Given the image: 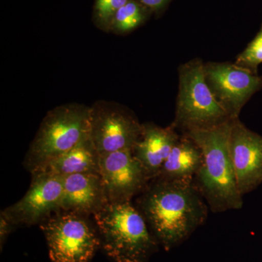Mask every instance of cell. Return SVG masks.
<instances>
[{
	"instance_id": "cell-1",
	"label": "cell",
	"mask_w": 262,
	"mask_h": 262,
	"mask_svg": "<svg viewBox=\"0 0 262 262\" xmlns=\"http://www.w3.org/2000/svg\"><path fill=\"white\" fill-rule=\"evenodd\" d=\"M135 206L159 246L177 247L205 223L206 201L195 183L154 179L137 196Z\"/></svg>"
},
{
	"instance_id": "cell-2",
	"label": "cell",
	"mask_w": 262,
	"mask_h": 262,
	"mask_svg": "<svg viewBox=\"0 0 262 262\" xmlns=\"http://www.w3.org/2000/svg\"><path fill=\"white\" fill-rule=\"evenodd\" d=\"M232 121L185 134L201 148L203 163L194 182L214 213L239 210L244 205L229 149Z\"/></svg>"
},
{
	"instance_id": "cell-3",
	"label": "cell",
	"mask_w": 262,
	"mask_h": 262,
	"mask_svg": "<svg viewBox=\"0 0 262 262\" xmlns=\"http://www.w3.org/2000/svg\"><path fill=\"white\" fill-rule=\"evenodd\" d=\"M101 248L115 262H146L158 250L155 238L132 201L108 203L93 215Z\"/></svg>"
},
{
	"instance_id": "cell-4",
	"label": "cell",
	"mask_w": 262,
	"mask_h": 262,
	"mask_svg": "<svg viewBox=\"0 0 262 262\" xmlns=\"http://www.w3.org/2000/svg\"><path fill=\"white\" fill-rule=\"evenodd\" d=\"M91 107L78 103L57 106L43 119L24 161L31 174L42 170L90 136Z\"/></svg>"
},
{
	"instance_id": "cell-5",
	"label": "cell",
	"mask_w": 262,
	"mask_h": 262,
	"mask_svg": "<svg viewBox=\"0 0 262 262\" xmlns=\"http://www.w3.org/2000/svg\"><path fill=\"white\" fill-rule=\"evenodd\" d=\"M231 120L206 83L204 62L194 58L181 65L175 119L170 125L186 134L213 128Z\"/></svg>"
},
{
	"instance_id": "cell-6",
	"label": "cell",
	"mask_w": 262,
	"mask_h": 262,
	"mask_svg": "<svg viewBox=\"0 0 262 262\" xmlns=\"http://www.w3.org/2000/svg\"><path fill=\"white\" fill-rule=\"evenodd\" d=\"M39 227L52 262H91L101 248L97 227L89 215L61 210Z\"/></svg>"
},
{
	"instance_id": "cell-7",
	"label": "cell",
	"mask_w": 262,
	"mask_h": 262,
	"mask_svg": "<svg viewBox=\"0 0 262 262\" xmlns=\"http://www.w3.org/2000/svg\"><path fill=\"white\" fill-rule=\"evenodd\" d=\"M90 136L100 156L134 149L142 135L143 124L120 103L98 101L91 106Z\"/></svg>"
},
{
	"instance_id": "cell-8",
	"label": "cell",
	"mask_w": 262,
	"mask_h": 262,
	"mask_svg": "<svg viewBox=\"0 0 262 262\" xmlns=\"http://www.w3.org/2000/svg\"><path fill=\"white\" fill-rule=\"evenodd\" d=\"M206 82L232 120L239 118L250 98L262 89V77L229 62L204 63Z\"/></svg>"
},
{
	"instance_id": "cell-9",
	"label": "cell",
	"mask_w": 262,
	"mask_h": 262,
	"mask_svg": "<svg viewBox=\"0 0 262 262\" xmlns=\"http://www.w3.org/2000/svg\"><path fill=\"white\" fill-rule=\"evenodd\" d=\"M63 195V177L38 172L32 174V182L25 195L2 212L15 226L41 223L61 211Z\"/></svg>"
},
{
	"instance_id": "cell-10",
	"label": "cell",
	"mask_w": 262,
	"mask_h": 262,
	"mask_svg": "<svg viewBox=\"0 0 262 262\" xmlns=\"http://www.w3.org/2000/svg\"><path fill=\"white\" fill-rule=\"evenodd\" d=\"M100 174L108 203L132 201L151 181L132 149L100 156Z\"/></svg>"
},
{
	"instance_id": "cell-11",
	"label": "cell",
	"mask_w": 262,
	"mask_h": 262,
	"mask_svg": "<svg viewBox=\"0 0 262 262\" xmlns=\"http://www.w3.org/2000/svg\"><path fill=\"white\" fill-rule=\"evenodd\" d=\"M229 149L237 186L244 196L262 184V136L248 129L239 118L234 119Z\"/></svg>"
},
{
	"instance_id": "cell-12",
	"label": "cell",
	"mask_w": 262,
	"mask_h": 262,
	"mask_svg": "<svg viewBox=\"0 0 262 262\" xmlns=\"http://www.w3.org/2000/svg\"><path fill=\"white\" fill-rule=\"evenodd\" d=\"M108 203L100 174L80 173L63 177L61 211L94 215Z\"/></svg>"
},
{
	"instance_id": "cell-13",
	"label": "cell",
	"mask_w": 262,
	"mask_h": 262,
	"mask_svg": "<svg viewBox=\"0 0 262 262\" xmlns=\"http://www.w3.org/2000/svg\"><path fill=\"white\" fill-rule=\"evenodd\" d=\"M180 135L171 125L163 127L152 122L143 124L142 135L133 153L145 169L150 180L158 177Z\"/></svg>"
},
{
	"instance_id": "cell-14",
	"label": "cell",
	"mask_w": 262,
	"mask_h": 262,
	"mask_svg": "<svg viewBox=\"0 0 262 262\" xmlns=\"http://www.w3.org/2000/svg\"><path fill=\"white\" fill-rule=\"evenodd\" d=\"M201 148L190 136L181 134L155 179L193 182L203 163Z\"/></svg>"
},
{
	"instance_id": "cell-15",
	"label": "cell",
	"mask_w": 262,
	"mask_h": 262,
	"mask_svg": "<svg viewBox=\"0 0 262 262\" xmlns=\"http://www.w3.org/2000/svg\"><path fill=\"white\" fill-rule=\"evenodd\" d=\"M39 172L62 177L80 173L100 174V155L89 136Z\"/></svg>"
},
{
	"instance_id": "cell-16",
	"label": "cell",
	"mask_w": 262,
	"mask_h": 262,
	"mask_svg": "<svg viewBox=\"0 0 262 262\" xmlns=\"http://www.w3.org/2000/svg\"><path fill=\"white\" fill-rule=\"evenodd\" d=\"M144 5L135 0H129L117 12L110 32L122 35L128 34L145 21L146 10Z\"/></svg>"
},
{
	"instance_id": "cell-17",
	"label": "cell",
	"mask_w": 262,
	"mask_h": 262,
	"mask_svg": "<svg viewBox=\"0 0 262 262\" xmlns=\"http://www.w3.org/2000/svg\"><path fill=\"white\" fill-rule=\"evenodd\" d=\"M235 64L257 73L258 66L262 63V24L259 32L247 47L236 58Z\"/></svg>"
},
{
	"instance_id": "cell-18",
	"label": "cell",
	"mask_w": 262,
	"mask_h": 262,
	"mask_svg": "<svg viewBox=\"0 0 262 262\" xmlns=\"http://www.w3.org/2000/svg\"><path fill=\"white\" fill-rule=\"evenodd\" d=\"M129 0H96L95 17L100 28L110 32L117 12Z\"/></svg>"
},
{
	"instance_id": "cell-19",
	"label": "cell",
	"mask_w": 262,
	"mask_h": 262,
	"mask_svg": "<svg viewBox=\"0 0 262 262\" xmlns=\"http://www.w3.org/2000/svg\"><path fill=\"white\" fill-rule=\"evenodd\" d=\"M15 227H16L1 211V213H0V246H1V250L3 249V245L5 244L8 236Z\"/></svg>"
},
{
	"instance_id": "cell-20",
	"label": "cell",
	"mask_w": 262,
	"mask_h": 262,
	"mask_svg": "<svg viewBox=\"0 0 262 262\" xmlns=\"http://www.w3.org/2000/svg\"><path fill=\"white\" fill-rule=\"evenodd\" d=\"M139 2L149 9L159 10L167 4L168 0H139Z\"/></svg>"
}]
</instances>
